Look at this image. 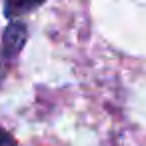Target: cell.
<instances>
[{
  "instance_id": "obj_3",
  "label": "cell",
  "mask_w": 146,
  "mask_h": 146,
  "mask_svg": "<svg viewBox=\"0 0 146 146\" xmlns=\"http://www.w3.org/2000/svg\"><path fill=\"white\" fill-rule=\"evenodd\" d=\"M0 146H16V140L4 128H0Z\"/></svg>"
},
{
  "instance_id": "obj_2",
  "label": "cell",
  "mask_w": 146,
  "mask_h": 146,
  "mask_svg": "<svg viewBox=\"0 0 146 146\" xmlns=\"http://www.w3.org/2000/svg\"><path fill=\"white\" fill-rule=\"evenodd\" d=\"M46 0H6L4 4V14L12 20V18H18L34 8H38L40 4H44Z\"/></svg>"
},
{
  "instance_id": "obj_1",
  "label": "cell",
  "mask_w": 146,
  "mask_h": 146,
  "mask_svg": "<svg viewBox=\"0 0 146 146\" xmlns=\"http://www.w3.org/2000/svg\"><path fill=\"white\" fill-rule=\"evenodd\" d=\"M24 42H26V26L18 20L10 22L2 36V50H0L2 54L0 56L4 60H14L18 56V52L22 50Z\"/></svg>"
}]
</instances>
